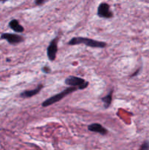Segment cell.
<instances>
[{"mask_svg": "<svg viewBox=\"0 0 149 150\" xmlns=\"http://www.w3.org/2000/svg\"><path fill=\"white\" fill-rule=\"evenodd\" d=\"M69 45H78V44H84L87 46L91 47V48H103L106 47L107 44L105 42H101V41L95 40L90 39L88 38H82V37H75L72 38L68 42Z\"/></svg>", "mask_w": 149, "mask_h": 150, "instance_id": "cell-1", "label": "cell"}, {"mask_svg": "<svg viewBox=\"0 0 149 150\" xmlns=\"http://www.w3.org/2000/svg\"><path fill=\"white\" fill-rule=\"evenodd\" d=\"M77 89H77V87H74V86H71V87L67 88V89L63 90L62 92H61L60 93L56 94V95L48 98L46 100H45L43 103H42V107L50 106V105H53V104L60 101L61 99H63L64 97H66L67 95H68L69 94L72 93V92H74V91H76Z\"/></svg>", "mask_w": 149, "mask_h": 150, "instance_id": "cell-2", "label": "cell"}, {"mask_svg": "<svg viewBox=\"0 0 149 150\" xmlns=\"http://www.w3.org/2000/svg\"><path fill=\"white\" fill-rule=\"evenodd\" d=\"M65 83L70 86L77 87L78 89H85L89 86V82L81 78L74 76H70L65 79Z\"/></svg>", "mask_w": 149, "mask_h": 150, "instance_id": "cell-3", "label": "cell"}, {"mask_svg": "<svg viewBox=\"0 0 149 150\" xmlns=\"http://www.w3.org/2000/svg\"><path fill=\"white\" fill-rule=\"evenodd\" d=\"M97 15L99 17L103 18H111L113 16V13L110 10V5L107 3H101L97 9Z\"/></svg>", "mask_w": 149, "mask_h": 150, "instance_id": "cell-4", "label": "cell"}, {"mask_svg": "<svg viewBox=\"0 0 149 150\" xmlns=\"http://www.w3.org/2000/svg\"><path fill=\"white\" fill-rule=\"evenodd\" d=\"M1 39L5 40L9 43L12 44V45L20 43V42L24 40V38L22 37L21 35L12 33H3L1 35Z\"/></svg>", "mask_w": 149, "mask_h": 150, "instance_id": "cell-5", "label": "cell"}, {"mask_svg": "<svg viewBox=\"0 0 149 150\" xmlns=\"http://www.w3.org/2000/svg\"><path fill=\"white\" fill-rule=\"evenodd\" d=\"M57 42H58L57 38L53 39L50 42L48 48H47V56H48L50 61H54L56 58V54L57 51H58Z\"/></svg>", "mask_w": 149, "mask_h": 150, "instance_id": "cell-6", "label": "cell"}, {"mask_svg": "<svg viewBox=\"0 0 149 150\" xmlns=\"http://www.w3.org/2000/svg\"><path fill=\"white\" fill-rule=\"evenodd\" d=\"M88 130L91 132H94V133H100L101 135H106L108 133V130L106 128L101 125L100 124L98 123H93V124L90 125L88 127Z\"/></svg>", "mask_w": 149, "mask_h": 150, "instance_id": "cell-7", "label": "cell"}, {"mask_svg": "<svg viewBox=\"0 0 149 150\" xmlns=\"http://www.w3.org/2000/svg\"><path fill=\"white\" fill-rule=\"evenodd\" d=\"M43 88V85L39 84L38 85L37 87L34 89H32V90H26L24 92H21L20 95V97L22 98H32V97L34 96V95H37L38 93H39L42 89Z\"/></svg>", "mask_w": 149, "mask_h": 150, "instance_id": "cell-8", "label": "cell"}, {"mask_svg": "<svg viewBox=\"0 0 149 150\" xmlns=\"http://www.w3.org/2000/svg\"><path fill=\"white\" fill-rule=\"evenodd\" d=\"M9 26H10V29H12L14 32H17V33H22L24 31L23 26H21L19 23L18 21L16 20V19H13L12 21H10V23H9Z\"/></svg>", "mask_w": 149, "mask_h": 150, "instance_id": "cell-9", "label": "cell"}, {"mask_svg": "<svg viewBox=\"0 0 149 150\" xmlns=\"http://www.w3.org/2000/svg\"><path fill=\"white\" fill-rule=\"evenodd\" d=\"M112 92L113 91L112 90L108 93V95H106L105 97L102 98V101L104 103V106H105V108H108L110 105L111 103H112Z\"/></svg>", "mask_w": 149, "mask_h": 150, "instance_id": "cell-10", "label": "cell"}, {"mask_svg": "<svg viewBox=\"0 0 149 150\" xmlns=\"http://www.w3.org/2000/svg\"><path fill=\"white\" fill-rule=\"evenodd\" d=\"M139 150H149V142L145 141L140 146Z\"/></svg>", "mask_w": 149, "mask_h": 150, "instance_id": "cell-11", "label": "cell"}, {"mask_svg": "<svg viewBox=\"0 0 149 150\" xmlns=\"http://www.w3.org/2000/svg\"><path fill=\"white\" fill-rule=\"evenodd\" d=\"M42 71L44 73H45V74H48V73H51V70L48 65H45V66H44V67L42 68Z\"/></svg>", "mask_w": 149, "mask_h": 150, "instance_id": "cell-12", "label": "cell"}, {"mask_svg": "<svg viewBox=\"0 0 149 150\" xmlns=\"http://www.w3.org/2000/svg\"><path fill=\"white\" fill-rule=\"evenodd\" d=\"M47 0H35V4H37V5H42Z\"/></svg>", "mask_w": 149, "mask_h": 150, "instance_id": "cell-13", "label": "cell"}, {"mask_svg": "<svg viewBox=\"0 0 149 150\" xmlns=\"http://www.w3.org/2000/svg\"><path fill=\"white\" fill-rule=\"evenodd\" d=\"M139 71H140V69H138V70H137V72H135V73H134V74H132V75H131V77H134V76H135L136 75H137V73H139Z\"/></svg>", "mask_w": 149, "mask_h": 150, "instance_id": "cell-14", "label": "cell"}, {"mask_svg": "<svg viewBox=\"0 0 149 150\" xmlns=\"http://www.w3.org/2000/svg\"><path fill=\"white\" fill-rule=\"evenodd\" d=\"M7 0H0V1H2V2H4V1H6Z\"/></svg>", "mask_w": 149, "mask_h": 150, "instance_id": "cell-15", "label": "cell"}]
</instances>
